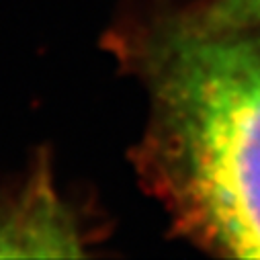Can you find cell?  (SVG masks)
Returning a JSON list of instances; mask_svg holds the SVG:
<instances>
[{"instance_id": "7a4b0ae2", "label": "cell", "mask_w": 260, "mask_h": 260, "mask_svg": "<svg viewBox=\"0 0 260 260\" xmlns=\"http://www.w3.org/2000/svg\"><path fill=\"white\" fill-rule=\"evenodd\" d=\"M29 228L31 244H78V234L70 223V217L59 211L45 180L29 184L21 203H13V207L0 217V244H21Z\"/></svg>"}, {"instance_id": "3957f363", "label": "cell", "mask_w": 260, "mask_h": 260, "mask_svg": "<svg viewBox=\"0 0 260 260\" xmlns=\"http://www.w3.org/2000/svg\"><path fill=\"white\" fill-rule=\"evenodd\" d=\"M184 13L205 29H260V0H203Z\"/></svg>"}, {"instance_id": "6da1fadb", "label": "cell", "mask_w": 260, "mask_h": 260, "mask_svg": "<svg viewBox=\"0 0 260 260\" xmlns=\"http://www.w3.org/2000/svg\"><path fill=\"white\" fill-rule=\"evenodd\" d=\"M148 90L134 164L178 236L260 260V29H205L184 11L115 33Z\"/></svg>"}]
</instances>
